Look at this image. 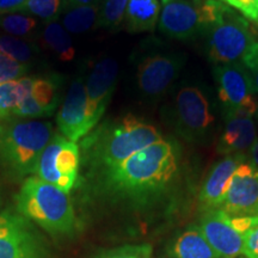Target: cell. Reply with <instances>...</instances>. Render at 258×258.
Here are the masks:
<instances>
[{
	"label": "cell",
	"mask_w": 258,
	"mask_h": 258,
	"mask_svg": "<svg viewBox=\"0 0 258 258\" xmlns=\"http://www.w3.org/2000/svg\"><path fill=\"white\" fill-rule=\"evenodd\" d=\"M0 258H47V251L28 219L0 212Z\"/></svg>",
	"instance_id": "30bf717a"
},
{
	"label": "cell",
	"mask_w": 258,
	"mask_h": 258,
	"mask_svg": "<svg viewBox=\"0 0 258 258\" xmlns=\"http://www.w3.org/2000/svg\"><path fill=\"white\" fill-rule=\"evenodd\" d=\"M183 62L172 55H151L138 66L137 80L140 91L147 97H158L167 91L178 77Z\"/></svg>",
	"instance_id": "9a60e30c"
},
{
	"label": "cell",
	"mask_w": 258,
	"mask_h": 258,
	"mask_svg": "<svg viewBox=\"0 0 258 258\" xmlns=\"http://www.w3.org/2000/svg\"><path fill=\"white\" fill-rule=\"evenodd\" d=\"M60 133L77 143L92 131L88 115V98L85 83L82 76L77 77L70 85L62 105L56 115Z\"/></svg>",
	"instance_id": "8fae6325"
},
{
	"label": "cell",
	"mask_w": 258,
	"mask_h": 258,
	"mask_svg": "<svg viewBox=\"0 0 258 258\" xmlns=\"http://www.w3.org/2000/svg\"><path fill=\"white\" fill-rule=\"evenodd\" d=\"M243 256L246 258H258V227L244 235Z\"/></svg>",
	"instance_id": "1f68e13d"
},
{
	"label": "cell",
	"mask_w": 258,
	"mask_h": 258,
	"mask_svg": "<svg viewBox=\"0 0 258 258\" xmlns=\"http://www.w3.org/2000/svg\"><path fill=\"white\" fill-rule=\"evenodd\" d=\"M161 2H163L164 5H165V4H167V3H169V2H171V0H161Z\"/></svg>",
	"instance_id": "8d00e7d4"
},
{
	"label": "cell",
	"mask_w": 258,
	"mask_h": 258,
	"mask_svg": "<svg viewBox=\"0 0 258 258\" xmlns=\"http://www.w3.org/2000/svg\"><path fill=\"white\" fill-rule=\"evenodd\" d=\"M171 258H219L199 226L191 225L176 238Z\"/></svg>",
	"instance_id": "ffe728a7"
},
{
	"label": "cell",
	"mask_w": 258,
	"mask_h": 258,
	"mask_svg": "<svg viewBox=\"0 0 258 258\" xmlns=\"http://www.w3.org/2000/svg\"><path fill=\"white\" fill-rule=\"evenodd\" d=\"M0 51L17 62L27 64L37 54V48L30 42L11 35H0Z\"/></svg>",
	"instance_id": "cb8c5ba5"
},
{
	"label": "cell",
	"mask_w": 258,
	"mask_h": 258,
	"mask_svg": "<svg viewBox=\"0 0 258 258\" xmlns=\"http://www.w3.org/2000/svg\"><path fill=\"white\" fill-rule=\"evenodd\" d=\"M95 0H63L62 6H82L93 4Z\"/></svg>",
	"instance_id": "e575fe53"
},
{
	"label": "cell",
	"mask_w": 258,
	"mask_h": 258,
	"mask_svg": "<svg viewBox=\"0 0 258 258\" xmlns=\"http://www.w3.org/2000/svg\"><path fill=\"white\" fill-rule=\"evenodd\" d=\"M176 172L175 147L169 141L160 140L104 171V177L109 188L115 191L143 196L165 188Z\"/></svg>",
	"instance_id": "7a4b0ae2"
},
{
	"label": "cell",
	"mask_w": 258,
	"mask_h": 258,
	"mask_svg": "<svg viewBox=\"0 0 258 258\" xmlns=\"http://www.w3.org/2000/svg\"><path fill=\"white\" fill-rule=\"evenodd\" d=\"M214 78L226 116H254L258 108L256 92L243 63L215 66Z\"/></svg>",
	"instance_id": "9c48e42d"
},
{
	"label": "cell",
	"mask_w": 258,
	"mask_h": 258,
	"mask_svg": "<svg viewBox=\"0 0 258 258\" xmlns=\"http://www.w3.org/2000/svg\"><path fill=\"white\" fill-rule=\"evenodd\" d=\"M258 138L257 125L250 116H226L224 131L218 143V152L225 156H246ZM247 157V156H246Z\"/></svg>",
	"instance_id": "ac0fdd59"
},
{
	"label": "cell",
	"mask_w": 258,
	"mask_h": 258,
	"mask_svg": "<svg viewBox=\"0 0 258 258\" xmlns=\"http://www.w3.org/2000/svg\"><path fill=\"white\" fill-rule=\"evenodd\" d=\"M63 79L59 74L34 78L31 90L14 112L12 118L48 117L56 111Z\"/></svg>",
	"instance_id": "2e32d148"
},
{
	"label": "cell",
	"mask_w": 258,
	"mask_h": 258,
	"mask_svg": "<svg viewBox=\"0 0 258 258\" xmlns=\"http://www.w3.org/2000/svg\"><path fill=\"white\" fill-rule=\"evenodd\" d=\"M199 228L219 258H237L243 254L244 237L231 225L227 213L221 209L205 212Z\"/></svg>",
	"instance_id": "5bb4252c"
},
{
	"label": "cell",
	"mask_w": 258,
	"mask_h": 258,
	"mask_svg": "<svg viewBox=\"0 0 258 258\" xmlns=\"http://www.w3.org/2000/svg\"><path fill=\"white\" fill-rule=\"evenodd\" d=\"M159 0H129L124 15L125 29L129 32L152 31L159 21Z\"/></svg>",
	"instance_id": "d6986e66"
},
{
	"label": "cell",
	"mask_w": 258,
	"mask_h": 258,
	"mask_svg": "<svg viewBox=\"0 0 258 258\" xmlns=\"http://www.w3.org/2000/svg\"><path fill=\"white\" fill-rule=\"evenodd\" d=\"M62 0H27L21 12L36 16L43 21H55L62 10Z\"/></svg>",
	"instance_id": "4316f807"
},
{
	"label": "cell",
	"mask_w": 258,
	"mask_h": 258,
	"mask_svg": "<svg viewBox=\"0 0 258 258\" xmlns=\"http://www.w3.org/2000/svg\"><path fill=\"white\" fill-rule=\"evenodd\" d=\"M118 76V64L111 57L99 60L85 83L89 122L93 129L101 121L114 93Z\"/></svg>",
	"instance_id": "7c38bea8"
},
{
	"label": "cell",
	"mask_w": 258,
	"mask_h": 258,
	"mask_svg": "<svg viewBox=\"0 0 258 258\" xmlns=\"http://www.w3.org/2000/svg\"><path fill=\"white\" fill-rule=\"evenodd\" d=\"M194 2H198L199 3V2H202V0H194Z\"/></svg>",
	"instance_id": "74e56055"
},
{
	"label": "cell",
	"mask_w": 258,
	"mask_h": 258,
	"mask_svg": "<svg viewBox=\"0 0 258 258\" xmlns=\"http://www.w3.org/2000/svg\"><path fill=\"white\" fill-rule=\"evenodd\" d=\"M254 116H256V121H257V124H258V108H257V111H256V114H254Z\"/></svg>",
	"instance_id": "d590c367"
},
{
	"label": "cell",
	"mask_w": 258,
	"mask_h": 258,
	"mask_svg": "<svg viewBox=\"0 0 258 258\" xmlns=\"http://www.w3.org/2000/svg\"><path fill=\"white\" fill-rule=\"evenodd\" d=\"M249 158H250V163L252 164L256 169H258V138H257L256 143L253 144L252 148L250 150Z\"/></svg>",
	"instance_id": "836d02e7"
},
{
	"label": "cell",
	"mask_w": 258,
	"mask_h": 258,
	"mask_svg": "<svg viewBox=\"0 0 258 258\" xmlns=\"http://www.w3.org/2000/svg\"><path fill=\"white\" fill-rule=\"evenodd\" d=\"M241 61L249 73L254 92L258 95V42H254L250 47Z\"/></svg>",
	"instance_id": "f546056e"
},
{
	"label": "cell",
	"mask_w": 258,
	"mask_h": 258,
	"mask_svg": "<svg viewBox=\"0 0 258 258\" xmlns=\"http://www.w3.org/2000/svg\"><path fill=\"white\" fill-rule=\"evenodd\" d=\"M32 83L34 78L23 77L0 84V120L12 118L16 109L30 92Z\"/></svg>",
	"instance_id": "44dd1931"
},
{
	"label": "cell",
	"mask_w": 258,
	"mask_h": 258,
	"mask_svg": "<svg viewBox=\"0 0 258 258\" xmlns=\"http://www.w3.org/2000/svg\"><path fill=\"white\" fill-rule=\"evenodd\" d=\"M99 6L97 3L82 6H62L61 24L71 34H83L96 25Z\"/></svg>",
	"instance_id": "7402d4cb"
},
{
	"label": "cell",
	"mask_w": 258,
	"mask_h": 258,
	"mask_svg": "<svg viewBox=\"0 0 258 258\" xmlns=\"http://www.w3.org/2000/svg\"><path fill=\"white\" fill-rule=\"evenodd\" d=\"M27 0H0V15L21 12Z\"/></svg>",
	"instance_id": "d6a6232c"
},
{
	"label": "cell",
	"mask_w": 258,
	"mask_h": 258,
	"mask_svg": "<svg viewBox=\"0 0 258 258\" xmlns=\"http://www.w3.org/2000/svg\"><path fill=\"white\" fill-rule=\"evenodd\" d=\"M53 125L36 118L0 122V163L17 177L36 172L38 160L53 137Z\"/></svg>",
	"instance_id": "3957f363"
},
{
	"label": "cell",
	"mask_w": 258,
	"mask_h": 258,
	"mask_svg": "<svg viewBox=\"0 0 258 258\" xmlns=\"http://www.w3.org/2000/svg\"><path fill=\"white\" fill-rule=\"evenodd\" d=\"M226 10L227 6L218 0H171L159 16V29L171 38L188 40L207 31Z\"/></svg>",
	"instance_id": "5b68a950"
},
{
	"label": "cell",
	"mask_w": 258,
	"mask_h": 258,
	"mask_svg": "<svg viewBox=\"0 0 258 258\" xmlns=\"http://www.w3.org/2000/svg\"><path fill=\"white\" fill-rule=\"evenodd\" d=\"M129 0H104L99 10L96 28H105L115 30L124 19Z\"/></svg>",
	"instance_id": "d4e9b609"
},
{
	"label": "cell",
	"mask_w": 258,
	"mask_h": 258,
	"mask_svg": "<svg viewBox=\"0 0 258 258\" xmlns=\"http://www.w3.org/2000/svg\"><path fill=\"white\" fill-rule=\"evenodd\" d=\"M152 247L151 245H127L120 249L108 251L99 258H151Z\"/></svg>",
	"instance_id": "f1b7e54d"
},
{
	"label": "cell",
	"mask_w": 258,
	"mask_h": 258,
	"mask_svg": "<svg viewBox=\"0 0 258 258\" xmlns=\"http://www.w3.org/2000/svg\"><path fill=\"white\" fill-rule=\"evenodd\" d=\"M80 150L78 145L54 134L38 160L35 175L69 194L78 179Z\"/></svg>",
	"instance_id": "ba28073f"
},
{
	"label": "cell",
	"mask_w": 258,
	"mask_h": 258,
	"mask_svg": "<svg viewBox=\"0 0 258 258\" xmlns=\"http://www.w3.org/2000/svg\"><path fill=\"white\" fill-rule=\"evenodd\" d=\"M173 118L177 132L188 141H202L212 133L215 123L207 93L194 85L183 86L177 91Z\"/></svg>",
	"instance_id": "52a82bcc"
},
{
	"label": "cell",
	"mask_w": 258,
	"mask_h": 258,
	"mask_svg": "<svg viewBox=\"0 0 258 258\" xmlns=\"http://www.w3.org/2000/svg\"><path fill=\"white\" fill-rule=\"evenodd\" d=\"M37 27L36 19L22 14H6L0 15V29L12 36L21 37L28 34Z\"/></svg>",
	"instance_id": "484cf974"
},
{
	"label": "cell",
	"mask_w": 258,
	"mask_h": 258,
	"mask_svg": "<svg viewBox=\"0 0 258 258\" xmlns=\"http://www.w3.org/2000/svg\"><path fill=\"white\" fill-rule=\"evenodd\" d=\"M220 209L228 215H258V169L249 161L234 171Z\"/></svg>",
	"instance_id": "4fadbf2b"
},
{
	"label": "cell",
	"mask_w": 258,
	"mask_h": 258,
	"mask_svg": "<svg viewBox=\"0 0 258 258\" xmlns=\"http://www.w3.org/2000/svg\"><path fill=\"white\" fill-rule=\"evenodd\" d=\"M243 161H246V156L231 154V156H225L224 159L219 160L212 167L200 192V203L203 211L220 209L232 176Z\"/></svg>",
	"instance_id": "e0dca14e"
},
{
	"label": "cell",
	"mask_w": 258,
	"mask_h": 258,
	"mask_svg": "<svg viewBox=\"0 0 258 258\" xmlns=\"http://www.w3.org/2000/svg\"><path fill=\"white\" fill-rule=\"evenodd\" d=\"M253 43L249 22L228 8L207 30V55L217 66L243 60Z\"/></svg>",
	"instance_id": "8992f818"
},
{
	"label": "cell",
	"mask_w": 258,
	"mask_h": 258,
	"mask_svg": "<svg viewBox=\"0 0 258 258\" xmlns=\"http://www.w3.org/2000/svg\"><path fill=\"white\" fill-rule=\"evenodd\" d=\"M241 258H246V257H241Z\"/></svg>",
	"instance_id": "f35d334b"
},
{
	"label": "cell",
	"mask_w": 258,
	"mask_h": 258,
	"mask_svg": "<svg viewBox=\"0 0 258 258\" xmlns=\"http://www.w3.org/2000/svg\"><path fill=\"white\" fill-rule=\"evenodd\" d=\"M163 140L154 125L128 114L106 121L80 141V159L95 169L106 171L134 153Z\"/></svg>",
	"instance_id": "6da1fadb"
},
{
	"label": "cell",
	"mask_w": 258,
	"mask_h": 258,
	"mask_svg": "<svg viewBox=\"0 0 258 258\" xmlns=\"http://www.w3.org/2000/svg\"><path fill=\"white\" fill-rule=\"evenodd\" d=\"M250 21L258 22V0H224Z\"/></svg>",
	"instance_id": "4dcf8cb0"
},
{
	"label": "cell",
	"mask_w": 258,
	"mask_h": 258,
	"mask_svg": "<svg viewBox=\"0 0 258 258\" xmlns=\"http://www.w3.org/2000/svg\"><path fill=\"white\" fill-rule=\"evenodd\" d=\"M44 44L49 48L61 61H72L76 55L72 38L70 32L62 27L60 22L50 21L44 25L42 31Z\"/></svg>",
	"instance_id": "603a6c76"
},
{
	"label": "cell",
	"mask_w": 258,
	"mask_h": 258,
	"mask_svg": "<svg viewBox=\"0 0 258 258\" xmlns=\"http://www.w3.org/2000/svg\"><path fill=\"white\" fill-rule=\"evenodd\" d=\"M28 70L27 64L17 62L0 51V84L23 78Z\"/></svg>",
	"instance_id": "83f0119b"
},
{
	"label": "cell",
	"mask_w": 258,
	"mask_h": 258,
	"mask_svg": "<svg viewBox=\"0 0 258 258\" xmlns=\"http://www.w3.org/2000/svg\"><path fill=\"white\" fill-rule=\"evenodd\" d=\"M17 211L50 234L73 231L76 214L69 194L38 177H28L16 196Z\"/></svg>",
	"instance_id": "277c9868"
}]
</instances>
